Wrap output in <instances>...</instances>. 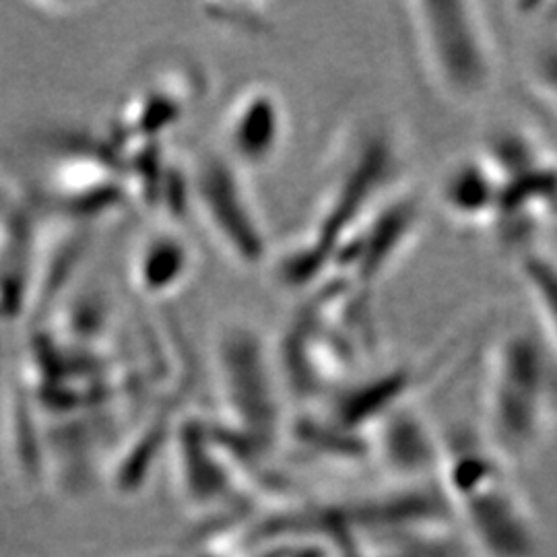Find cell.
<instances>
[{
  "label": "cell",
  "mask_w": 557,
  "mask_h": 557,
  "mask_svg": "<svg viewBox=\"0 0 557 557\" xmlns=\"http://www.w3.org/2000/svg\"><path fill=\"white\" fill-rule=\"evenodd\" d=\"M479 436L515 469L557 438V347L535 322L504 331L487 354Z\"/></svg>",
  "instance_id": "obj_1"
},
{
  "label": "cell",
  "mask_w": 557,
  "mask_h": 557,
  "mask_svg": "<svg viewBox=\"0 0 557 557\" xmlns=\"http://www.w3.org/2000/svg\"><path fill=\"white\" fill-rule=\"evenodd\" d=\"M425 75L442 98L475 106L498 83V50L483 9L469 0L405 4Z\"/></svg>",
  "instance_id": "obj_2"
},
{
  "label": "cell",
  "mask_w": 557,
  "mask_h": 557,
  "mask_svg": "<svg viewBox=\"0 0 557 557\" xmlns=\"http://www.w3.org/2000/svg\"><path fill=\"white\" fill-rule=\"evenodd\" d=\"M442 458L481 557H537V520L512 478L515 467L481 436Z\"/></svg>",
  "instance_id": "obj_3"
},
{
  "label": "cell",
  "mask_w": 557,
  "mask_h": 557,
  "mask_svg": "<svg viewBox=\"0 0 557 557\" xmlns=\"http://www.w3.org/2000/svg\"><path fill=\"white\" fill-rule=\"evenodd\" d=\"M479 151L499 178L498 213L490 234L512 257L543 244V234L557 223L556 151L522 124L499 126Z\"/></svg>",
  "instance_id": "obj_4"
},
{
  "label": "cell",
  "mask_w": 557,
  "mask_h": 557,
  "mask_svg": "<svg viewBox=\"0 0 557 557\" xmlns=\"http://www.w3.org/2000/svg\"><path fill=\"white\" fill-rule=\"evenodd\" d=\"M238 174V168L221 156L202 161L190 182L193 200L223 250L255 267L267 255V239L252 197Z\"/></svg>",
  "instance_id": "obj_5"
},
{
  "label": "cell",
  "mask_w": 557,
  "mask_h": 557,
  "mask_svg": "<svg viewBox=\"0 0 557 557\" xmlns=\"http://www.w3.org/2000/svg\"><path fill=\"white\" fill-rule=\"evenodd\" d=\"M287 139V112L275 89L267 85L246 87L225 112V160L238 170L267 168Z\"/></svg>",
  "instance_id": "obj_6"
},
{
  "label": "cell",
  "mask_w": 557,
  "mask_h": 557,
  "mask_svg": "<svg viewBox=\"0 0 557 557\" xmlns=\"http://www.w3.org/2000/svg\"><path fill=\"white\" fill-rule=\"evenodd\" d=\"M436 197L448 220L490 232L498 213V172L481 151L465 156L444 170Z\"/></svg>",
  "instance_id": "obj_7"
},
{
  "label": "cell",
  "mask_w": 557,
  "mask_h": 557,
  "mask_svg": "<svg viewBox=\"0 0 557 557\" xmlns=\"http://www.w3.org/2000/svg\"><path fill=\"white\" fill-rule=\"evenodd\" d=\"M190 269V246L174 232H156L135 252L133 281L143 296L163 298L186 283Z\"/></svg>",
  "instance_id": "obj_8"
},
{
  "label": "cell",
  "mask_w": 557,
  "mask_h": 557,
  "mask_svg": "<svg viewBox=\"0 0 557 557\" xmlns=\"http://www.w3.org/2000/svg\"><path fill=\"white\" fill-rule=\"evenodd\" d=\"M517 273L533 306V322L557 347V252L545 242L518 252Z\"/></svg>",
  "instance_id": "obj_9"
},
{
  "label": "cell",
  "mask_w": 557,
  "mask_h": 557,
  "mask_svg": "<svg viewBox=\"0 0 557 557\" xmlns=\"http://www.w3.org/2000/svg\"><path fill=\"white\" fill-rule=\"evenodd\" d=\"M524 71L531 89L557 112V34L531 46Z\"/></svg>",
  "instance_id": "obj_10"
}]
</instances>
